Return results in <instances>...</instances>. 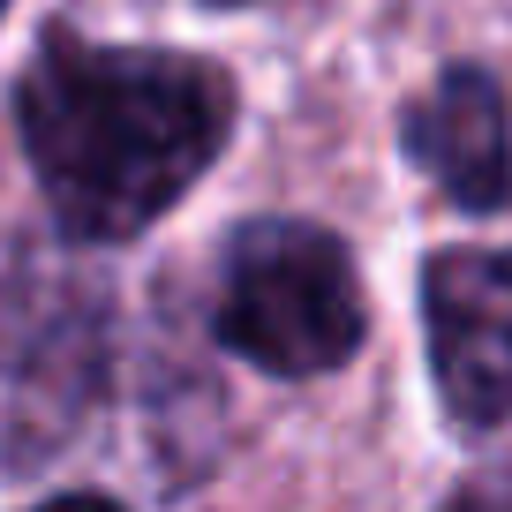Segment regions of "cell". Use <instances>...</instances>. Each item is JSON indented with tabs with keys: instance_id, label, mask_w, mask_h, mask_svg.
I'll return each instance as SVG.
<instances>
[{
	"instance_id": "1",
	"label": "cell",
	"mask_w": 512,
	"mask_h": 512,
	"mask_svg": "<svg viewBox=\"0 0 512 512\" xmlns=\"http://www.w3.org/2000/svg\"><path fill=\"white\" fill-rule=\"evenodd\" d=\"M23 151L76 241H128L204 181L234 128V83L189 53L46 38L16 91Z\"/></svg>"
},
{
	"instance_id": "2",
	"label": "cell",
	"mask_w": 512,
	"mask_h": 512,
	"mask_svg": "<svg viewBox=\"0 0 512 512\" xmlns=\"http://www.w3.org/2000/svg\"><path fill=\"white\" fill-rule=\"evenodd\" d=\"M362 279L339 234L309 219H249L226 241L219 339L272 377H324L362 347Z\"/></svg>"
},
{
	"instance_id": "3",
	"label": "cell",
	"mask_w": 512,
	"mask_h": 512,
	"mask_svg": "<svg viewBox=\"0 0 512 512\" xmlns=\"http://www.w3.org/2000/svg\"><path fill=\"white\" fill-rule=\"evenodd\" d=\"M430 369L460 422H512V249H445L422 279Z\"/></svg>"
},
{
	"instance_id": "4",
	"label": "cell",
	"mask_w": 512,
	"mask_h": 512,
	"mask_svg": "<svg viewBox=\"0 0 512 512\" xmlns=\"http://www.w3.org/2000/svg\"><path fill=\"white\" fill-rule=\"evenodd\" d=\"M407 159L437 181L460 211L512 204V113L482 68H445L400 121Z\"/></svg>"
},
{
	"instance_id": "5",
	"label": "cell",
	"mask_w": 512,
	"mask_h": 512,
	"mask_svg": "<svg viewBox=\"0 0 512 512\" xmlns=\"http://www.w3.org/2000/svg\"><path fill=\"white\" fill-rule=\"evenodd\" d=\"M490 490H497V497H512V475H505V482H490Z\"/></svg>"
},
{
	"instance_id": "6",
	"label": "cell",
	"mask_w": 512,
	"mask_h": 512,
	"mask_svg": "<svg viewBox=\"0 0 512 512\" xmlns=\"http://www.w3.org/2000/svg\"><path fill=\"white\" fill-rule=\"evenodd\" d=\"M0 8H8V0H0Z\"/></svg>"
}]
</instances>
